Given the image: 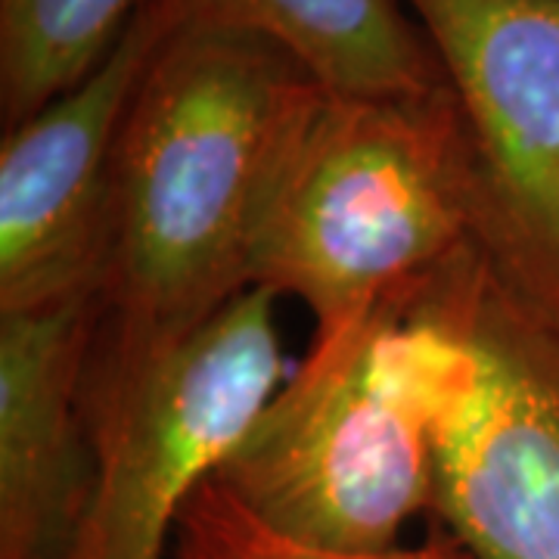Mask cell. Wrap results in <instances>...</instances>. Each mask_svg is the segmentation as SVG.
I'll return each mask as SVG.
<instances>
[{
    "label": "cell",
    "instance_id": "obj_2",
    "mask_svg": "<svg viewBox=\"0 0 559 559\" xmlns=\"http://www.w3.org/2000/svg\"><path fill=\"white\" fill-rule=\"evenodd\" d=\"M473 249V140L451 84L352 97L311 81L252 227L249 280L336 330Z\"/></svg>",
    "mask_w": 559,
    "mask_h": 559
},
{
    "label": "cell",
    "instance_id": "obj_6",
    "mask_svg": "<svg viewBox=\"0 0 559 559\" xmlns=\"http://www.w3.org/2000/svg\"><path fill=\"white\" fill-rule=\"evenodd\" d=\"M274 299L246 289L91 429L97 481L62 559H168L183 507L277 395Z\"/></svg>",
    "mask_w": 559,
    "mask_h": 559
},
{
    "label": "cell",
    "instance_id": "obj_9",
    "mask_svg": "<svg viewBox=\"0 0 559 559\" xmlns=\"http://www.w3.org/2000/svg\"><path fill=\"white\" fill-rule=\"evenodd\" d=\"M178 25L264 38L326 91L423 94L448 84L439 53L399 0H165Z\"/></svg>",
    "mask_w": 559,
    "mask_h": 559
},
{
    "label": "cell",
    "instance_id": "obj_1",
    "mask_svg": "<svg viewBox=\"0 0 559 559\" xmlns=\"http://www.w3.org/2000/svg\"><path fill=\"white\" fill-rule=\"evenodd\" d=\"M311 81L252 35L175 25L162 40L112 159L84 373L87 429L252 289L261 193Z\"/></svg>",
    "mask_w": 559,
    "mask_h": 559
},
{
    "label": "cell",
    "instance_id": "obj_10",
    "mask_svg": "<svg viewBox=\"0 0 559 559\" xmlns=\"http://www.w3.org/2000/svg\"><path fill=\"white\" fill-rule=\"evenodd\" d=\"M143 0H0V119L28 121L116 47Z\"/></svg>",
    "mask_w": 559,
    "mask_h": 559
},
{
    "label": "cell",
    "instance_id": "obj_4",
    "mask_svg": "<svg viewBox=\"0 0 559 559\" xmlns=\"http://www.w3.org/2000/svg\"><path fill=\"white\" fill-rule=\"evenodd\" d=\"M457 330L432 423V513L469 559H559V342L522 320L476 249L439 271Z\"/></svg>",
    "mask_w": 559,
    "mask_h": 559
},
{
    "label": "cell",
    "instance_id": "obj_8",
    "mask_svg": "<svg viewBox=\"0 0 559 559\" xmlns=\"http://www.w3.org/2000/svg\"><path fill=\"white\" fill-rule=\"evenodd\" d=\"M94 320L97 296L0 311V559H62L87 513Z\"/></svg>",
    "mask_w": 559,
    "mask_h": 559
},
{
    "label": "cell",
    "instance_id": "obj_5",
    "mask_svg": "<svg viewBox=\"0 0 559 559\" xmlns=\"http://www.w3.org/2000/svg\"><path fill=\"white\" fill-rule=\"evenodd\" d=\"M473 140V249L559 342V0H404Z\"/></svg>",
    "mask_w": 559,
    "mask_h": 559
},
{
    "label": "cell",
    "instance_id": "obj_3",
    "mask_svg": "<svg viewBox=\"0 0 559 559\" xmlns=\"http://www.w3.org/2000/svg\"><path fill=\"white\" fill-rule=\"evenodd\" d=\"M411 286L314 336L218 466L215 479L280 535L370 557L432 510L444 330Z\"/></svg>",
    "mask_w": 559,
    "mask_h": 559
},
{
    "label": "cell",
    "instance_id": "obj_7",
    "mask_svg": "<svg viewBox=\"0 0 559 559\" xmlns=\"http://www.w3.org/2000/svg\"><path fill=\"white\" fill-rule=\"evenodd\" d=\"M175 25L165 0H143L91 75L3 131L0 311L97 296L116 143Z\"/></svg>",
    "mask_w": 559,
    "mask_h": 559
},
{
    "label": "cell",
    "instance_id": "obj_11",
    "mask_svg": "<svg viewBox=\"0 0 559 559\" xmlns=\"http://www.w3.org/2000/svg\"><path fill=\"white\" fill-rule=\"evenodd\" d=\"M168 559H469L444 528L411 547L352 557L286 538L252 516L215 476L202 481L180 513Z\"/></svg>",
    "mask_w": 559,
    "mask_h": 559
}]
</instances>
